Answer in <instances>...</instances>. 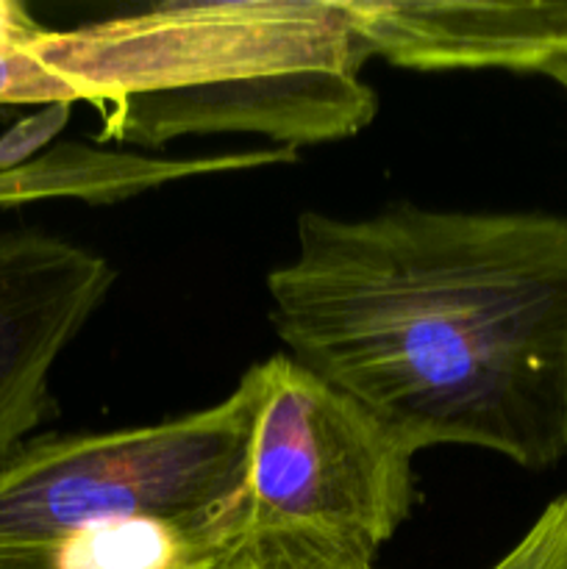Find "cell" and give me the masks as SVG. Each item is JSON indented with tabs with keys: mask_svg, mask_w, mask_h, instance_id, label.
<instances>
[{
	"mask_svg": "<svg viewBox=\"0 0 567 569\" xmlns=\"http://www.w3.org/2000/svg\"><path fill=\"white\" fill-rule=\"evenodd\" d=\"M295 237L267 276L287 356L415 456L567 459V217L395 203L350 220L304 211Z\"/></svg>",
	"mask_w": 567,
	"mask_h": 569,
	"instance_id": "6da1fadb",
	"label": "cell"
},
{
	"mask_svg": "<svg viewBox=\"0 0 567 569\" xmlns=\"http://www.w3.org/2000/svg\"><path fill=\"white\" fill-rule=\"evenodd\" d=\"M33 53L72 103L98 109V142L165 148L253 133L298 150L365 131L378 94L348 0H200L44 31Z\"/></svg>",
	"mask_w": 567,
	"mask_h": 569,
	"instance_id": "7a4b0ae2",
	"label": "cell"
},
{
	"mask_svg": "<svg viewBox=\"0 0 567 569\" xmlns=\"http://www.w3.org/2000/svg\"><path fill=\"white\" fill-rule=\"evenodd\" d=\"M250 389L148 426L28 439L0 467V569H50L89 526L159 517L245 539Z\"/></svg>",
	"mask_w": 567,
	"mask_h": 569,
	"instance_id": "3957f363",
	"label": "cell"
},
{
	"mask_svg": "<svg viewBox=\"0 0 567 569\" xmlns=\"http://www.w3.org/2000/svg\"><path fill=\"white\" fill-rule=\"evenodd\" d=\"M242 381L250 389L242 537L300 531L376 559L415 506V453L292 356L259 361Z\"/></svg>",
	"mask_w": 567,
	"mask_h": 569,
	"instance_id": "277c9868",
	"label": "cell"
},
{
	"mask_svg": "<svg viewBox=\"0 0 567 569\" xmlns=\"http://www.w3.org/2000/svg\"><path fill=\"white\" fill-rule=\"evenodd\" d=\"M117 272L83 244L50 233L0 237V467L50 415V376Z\"/></svg>",
	"mask_w": 567,
	"mask_h": 569,
	"instance_id": "5b68a950",
	"label": "cell"
},
{
	"mask_svg": "<svg viewBox=\"0 0 567 569\" xmlns=\"http://www.w3.org/2000/svg\"><path fill=\"white\" fill-rule=\"evenodd\" d=\"M372 56L422 72H543L567 50V0H348Z\"/></svg>",
	"mask_w": 567,
	"mask_h": 569,
	"instance_id": "8992f818",
	"label": "cell"
},
{
	"mask_svg": "<svg viewBox=\"0 0 567 569\" xmlns=\"http://www.w3.org/2000/svg\"><path fill=\"white\" fill-rule=\"evenodd\" d=\"M261 156L228 153L211 159H142V156L100 153V150L64 144L37 156L17 170L0 172V206L37 203V200L78 198L89 203H111L167 181H181L211 172L253 170Z\"/></svg>",
	"mask_w": 567,
	"mask_h": 569,
	"instance_id": "52a82bcc",
	"label": "cell"
},
{
	"mask_svg": "<svg viewBox=\"0 0 567 569\" xmlns=\"http://www.w3.org/2000/svg\"><path fill=\"white\" fill-rule=\"evenodd\" d=\"M239 542L159 517H122L72 533L50 569H203Z\"/></svg>",
	"mask_w": 567,
	"mask_h": 569,
	"instance_id": "ba28073f",
	"label": "cell"
},
{
	"mask_svg": "<svg viewBox=\"0 0 567 569\" xmlns=\"http://www.w3.org/2000/svg\"><path fill=\"white\" fill-rule=\"evenodd\" d=\"M248 569H381L376 559L300 531H261L245 537Z\"/></svg>",
	"mask_w": 567,
	"mask_h": 569,
	"instance_id": "9c48e42d",
	"label": "cell"
},
{
	"mask_svg": "<svg viewBox=\"0 0 567 569\" xmlns=\"http://www.w3.org/2000/svg\"><path fill=\"white\" fill-rule=\"evenodd\" d=\"M50 103H72V100L64 83L33 53V42L3 50L0 53V106Z\"/></svg>",
	"mask_w": 567,
	"mask_h": 569,
	"instance_id": "30bf717a",
	"label": "cell"
},
{
	"mask_svg": "<svg viewBox=\"0 0 567 569\" xmlns=\"http://www.w3.org/2000/svg\"><path fill=\"white\" fill-rule=\"evenodd\" d=\"M72 103L39 106V111L22 117L0 137V172L17 170L37 159L39 150L70 122Z\"/></svg>",
	"mask_w": 567,
	"mask_h": 569,
	"instance_id": "8fae6325",
	"label": "cell"
},
{
	"mask_svg": "<svg viewBox=\"0 0 567 569\" xmlns=\"http://www.w3.org/2000/svg\"><path fill=\"white\" fill-rule=\"evenodd\" d=\"M517 542L523 569H567V492L550 500Z\"/></svg>",
	"mask_w": 567,
	"mask_h": 569,
	"instance_id": "7c38bea8",
	"label": "cell"
},
{
	"mask_svg": "<svg viewBox=\"0 0 567 569\" xmlns=\"http://www.w3.org/2000/svg\"><path fill=\"white\" fill-rule=\"evenodd\" d=\"M48 28L33 20L31 11L17 0H0V53L33 42Z\"/></svg>",
	"mask_w": 567,
	"mask_h": 569,
	"instance_id": "4fadbf2b",
	"label": "cell"
},
{
	"mask_svg": "<svg viewBox=\"0 0 567 569\" xmlns=\"http://www.w3.org/2000/svg\"><path fill=\"white\" fill-rule=\"evenodd\" d=\"M203 569H248V550H245V539L239 545H233L231 550H226L220 559H215Z\"/></svg>",
	"mask_w": 567,
	"mask_h": 569,
	"instance_id": "5bb4252c",
	"label": "cell"
},
{
	"mask_svg": "<svg viewBox=\"0 0 567 569\" xmlns=\"http://www.w3.org/2000/svg\"><path fill=\"white\" fill-rule=\"evenodd\" d=\"M489 569H523V548H520V542H517L515 548L506 550V553L500 556V559L495 561V565L489 567Z\"/></svg>",
	"mask_w": 567,
	"mask_h": 569,
	"instance_id": "9a60e30c",
	"label": "cell"
},
{
	"mask_svg": "<svg viewBox=\"0 0 567 569\" xmlns=\"http://www.w3.org/2000/svg\"><path fill=\"white\" fill-rule=\"evenodd\" d=\"M543 76L554 78V81L559 83V87L565 89V92H567V59H556V61H550V64L545 67V70H543Z\"/></svg>",
	"mask_w": 567,
	"mask_h": 569,
	"instance_id": "2e32d148",
	"label": "cell"
},
{
	"mask_svg": "<svg viewBox=\"0 0 567 569\" xmlns=\"http://www.w3.org/2000/svg\"><path fill=\"white\" fill-rule=\"evenodd\" d=\"M559 59H567V50H565V53H561V56H559ZM554 61H556V59H554Z\"/></svg>",
	"mask_w": 567,
	"mask_h": 569,
	"instance_id": "e0dca14e",
	"label": "cell"
}]
</instances>
